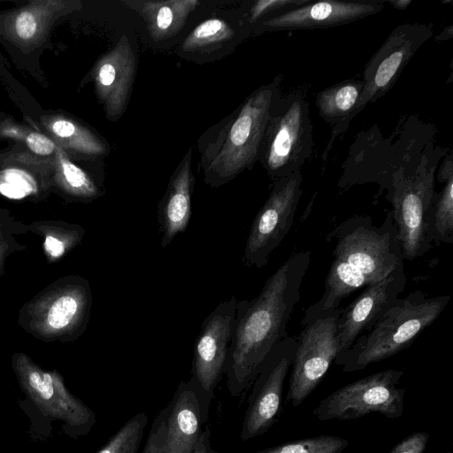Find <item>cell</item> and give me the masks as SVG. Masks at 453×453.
<instances>
[{"label":"cell","mask_w":453,"mask_h":453,"mask_svg":"<svg viewBox=\"0 0 453 453\" xmlns=\"http://www.w3.org/2000/svg\"><path fill=\"white\" fill-rule=\"evenodd\" d=\"M311 252L293 253L253 299L238 300L225 373L233 397L253 382L274 347L288 336L287 326L300 300Z\"/></svg>","instance_id":"obj_1"},{"label":"cell","mask_w":453,"mask_h":453,"mask_svg":"<svg viewBox=\"0 0 453 453\" xmlns=\"http://www.w3.org/2000/svg\"><path fill=\"white\" fill-rule=\"evenodd\" d=\"M335 240L333 261L321 297L304 311L301 325L339 308L342 299L378 282L403 264V256L391 211L380 226L370 216L349 218L331 234Z\"/></svg>","instance_id":"obj_2"},{"label":"cell","mask_w":453,"mask_h":453,"mask_svg":"<svg viewBox=\"0 0 453 453\" xmlns=\"http://www.w3.org/2000/svg\"><path fill=\"white\" fill-rule=\"evenodd\" d=\"M281 81L279 75L253 91L203 149L201 165L206 184L224 185L250 169L258 159L273 106L280 95Z\"/></svg>","instance_id":"obj_3"},{"label":"cell","mask_w":453,"mask_h":453,"mask_svg":"<svg viewBox=\"0 0 453 453\" xmlns=\"http://www.w3.org/2000/svg\"><path fill=\"white\" fill-rule=\"evenodd\" d=\"M450 296L426 297L417 290L395 303L362 334L334 364L345 372H357L408 348L443 311Z\"/></svg>","instance_id":"obj_4"},{"label":"cell","mask_w":453,"mask_h":453,"mask_svg":"<svg viewBox=\"0 0 453 453\" xmlns=\"http://www.w3.org/2000/svg\"><path fill=\"white\" fill-rule=\"evenodd\" d=\"M441 148L434 153L412 155L394 169L387 200L392 204V217L398 234L403 259L422 257L432 248L426 220L434 194V171Z\"/></svg>","instance_id":"obj_5"},{"label":"cell","mask_w":453,"mask_h":453,"mask_svg":"<svg viewBox=\"0 0 453 453\" xmlns=\"http://www.w3.org/2000/svg\"><path fill=\"white\" fill-rule=\"evenodd\" d=\"M312 122L303 95L291 91L276 99L259 157L273 182L297 170L313 153Z\"/></svg>","instance_id":"obj_6"},{"label":"cell","mask_w":453,"mask_h":453,"mask_svg":"<svg viewBox=\"0 0 453 453\" xmlns=\"http://www.w3.org/2000/svg\"><path fill=\"white\" fill-rule=\"evenodd\" d=\"M402 370L388 369L349 383L323 398L312 415L319 421L357 419L371 413L397 418L404 412Z\"/></svg>","instance_id":"obj_7"},{"label":"cell","mask_w":453,"mask_h":453,"mask_svg":"<svg viewBox=\"0 0 453 453\" xmlns=\"http://www.w3.org/2000/svg\"><path fill=\"white\" fill-rule=\"evenodd\" d=\"M342 308L302 324L291 366L286 403L299 406L320 383L340 353L337 338Z\"/></svg>","instance_id":"obj_8"},{"label":"cell","mask_w":453,"mask_h":453,"mask_svg":"<svg viewBox=\"0 0 453 453\" xmlns=\"http://www.w3.org/2000/svg\"><path fill=\"white\" fill-rule=\"evenodd\" d=\"M301 170L273 182L268 198L252 221L242 256L245 265L265 267L281 244L294 222L303 194Z\"/></svg>","instance_id":"obj_9"},{"label":"cell","mask_w":453,"mask_h":453,"mask_svg":"<svg viewBox=\"0 0 453 453\" xmlns=\"http://www.w3.org/2000/svg\"><path fill=\"white\" fill-rule=\"evenodd\" d=\"M296 345V337L286 336L268 355L253 380L241 430L242 441L264 434L277 421L284 382L292 366Z\"/></svg>","instance_id":"obj_10"},{"label":"cell","mask_w":453,"mask_h":453,"mask_svg":"<svg viewBox=\"0 0 453 453\" xmlns=\"http://www.w3.org/2000/svg\"><path fill=\"white\" fill-rule=\"evenodd\" d=\"M433 35L430 26L406 23L396 27L365 65L358 114L395 83L415 52Z\"/></svg>","instance_id":"obj_11"},{"label":"cell","mask_w":453,"mask_h":453,"mask_svg":"<svg viewBox=\"0 0 453 453\" xmlns=\"http://www.w3.org/2000/svg\"><path fill=\"white\" fill-rule=\"evenodd\" d=\"M16 371L24 392L42 413L64 421L74 435L90 431L96 413L68 391L58 373L44 372L27 360L19 362Z\"/></svg>","instance_id":"obj_12"},{"label":"cell","mask_w":453,"mask_h":453,"mask_svg":"<svg viewBox=\"0 0 453 453\" xmlns=\"http://www.w3.org/2000/svg\"><path fill=\"white\" fill-rule=\"evenodd\" d=\"M237 301L234 296L221 301L204 319L194 343L191 377L211 399L225 373Z\"/></svg>","instance_id":"obj_13"},{"label":"cell","mask_w":453,"mask_h":453,"mask_svg":"<svg viewBox=\"0 0 453 453\" xmlns=\"http://www.w3.org/2000/svg\"><path fill=\"white\" fill-rule=\"evenodd\" d=\"M386 1L312 2L271 16L257 26V33L327 28L346 25L374 15L384 9Z\"/></svg>","instance_id":"obj_14"},{"label":"cell","mask_w":453,"mask_h":453,"mask_svg":"<svg viewBox=\"0 0 453 453\" xmlns=\"http://www.w3.org/2000/svg\"><path fill=\"white\" fill-rule=\"evenodd\" d=\"M405 284L403 264H401L383 280L366 286L352 303L342 308L337 333L338 357L347 351L358 336L373 326L395 303Z\"/></svg>","instance_id":"obj_15"},{"label":"cell","mask_w":453,"mask_h":453,"mask_svg":"<svg viewBox=\"0 0 453 453\" xmlns=\"http://www.w3.org/2000/svg\"><path fill=\"white\" fill-rule=\"evenodd\" d=\"M211 400L193 377L180 382L168 403L164 453H194Z\"/></svg>","instance_id":"obj_16"},{"label":"cell","mask_w":453,"mask_h":453,"mask_svg":"<svg viewBox=\"0 0 453 453\" xmlns=\"http://www.w3.org/2000/svg\"><path fill=\"white\" fill-rule=\"evenodd\" d=\"M135 56L128 38L117 44L98 62L96 82L109 119L116 121L125 112L135 76Z\"/></svg>","instance_id":"obj_17"},{"label":"cell","mask_w":453,"mask_h":453,"mask_svg":"<svg viewBox=\"0 0 453 453\" xmlns=\"http://www.w3.org/2000/svg\"><path fill=\"white\" fill-rule=\"evenodd\" d=\"M192 149L182 157L172 175L166 191L157 204L160 245L166 248L183 233L190 221L195 178L191 171Z\"/></svg>","instance_id":"obj_18"},{"label":"cell","mask_w":453,"mask_h":453,"mask_svg":"<svg viewBox=\"0 0 453 453\" xmlns=\"http://www.w3.org/2000/svg\"><path fill=\"white\" fill-rule=\"evenodd\" d=\"M362 80H346L319 91L316 107L319 116L332 127L331 137L322 154L325 161L335 138L346 131L357 114V107L363 92Z\"/></svg>","instance_id":"obj_19"},{"label":"cell","mask_w":453,"mask_h":453,"mask_svg":"<svg viewBox=\"0 0 453 453\" xmlns=\"http://www.w3.org/2000/svg\"><path fill=\"white\" fill-rule=\"evenodd\" d=\"M123 3L143 19L154 42H162L178 34L199 4L197 0H130Z\"/></svg>","instance_id":"obj_20"},{"label":"cell","mask_w":453,"mask_h":453,"mask_svg":"<svg viewBox=\"0 0 453 453\" xmlns=\"http://www.w3.org/2000/svg\"><path fill=\"white\" fill-rule=\"evenodd\" d=\"M438 179L445 182L441 191L433 196L427 211L426 234L431 243H453V165L451 155L440 168Z\"/></svg>","instance_id":"obj_21"},{"label":"cell","mask_w":453,"mask_h":453,"mask_svg":"<svg viewBox=\"0 0 453 453\" xmlns=\"http://www.w3.org/2000/svg\"><path fill=\"white\" fill-rule=\"evenodd\" d=\"M88 292L85 286L56 299L47 313V323L52 329H63L86 316Z\"/></svg>","instance_id":"obj_22"},{"label":"cell","mask_w":453,"mask_h":453,"mask_svg":"<svg viewBox=\"0 0 453 453\" xmlns=\"http://www.w3.org/2000/svg\"><path fill=\"white\" fill-rule=\"evenodd\" d=\"M233 28L218 18L206 19L197 25L184 39L181 49L185 51H201L231 39Z\"/></svg>","instance_id":"obj_23"},{"label":"cell","mask_w":453,"mask_h":453,"mask_svg":"<svg viewBox=\"0 0 453 453\" xmlns=\"http://www.w3.org/2000/svg\"><path fill=\"white\" fill-rule=\"evenodd\" d=\"M148 424L145 412L127 420L97 453H138Z\"/></svg>","instance_id":"obj_24"},{"label":"cell","mask_w":453,"mask_h":453,"mask_svg":"<svg viewBox=\"0 0 453 453\" xmlns=\"http://www.w3.org/2000/svg\"><path fill=\"white\" fill-rule=\"evenodd\" d=\"M349 446L345 438L319 435L266 448L256 453H342Z\"/></svg>","instance_id":"obj_25"},{"label":"cell","mask_w":453,"mask_h":453,"mask_svg":"<svg viewBox=\"0 0 453 453\" xmlns=\"http://www.w3.org/2000/svg\"><path fill=\"white\" fill-rule=\"evenodd\" d=\"M60 165L65 180L73 190L85 197L97 196L98 188L83 170L65 157L60 158Z\"/></svg>","instance_id":"obj_26"},{"label":"cell","mask_w":453,"mask_h":453,"mask_svg":"<svg viewBox=\"0 0 453 453\" xmlns=\"http://www.w3.org/2000/svg\"><path fill=\"white\" fill-rule=\"evenodd\" d=\"M308 0H258L255 1L249 10L248 21L259 23L288 9L305 4Z\"/></svg>","instance_id":"obj_27"},{"label":"cell","mask_w":453,"mask_h":453,"mask_svg":"<svg viewBox=\"0 0 453 453\" xmlns=\"http://www.w3.org/2000/svg\"><path fill=\"white\" fill-rule=\"evenodd\" d=\"M168 413L169 404L154 418L142 453H164Z\"/></svg>","instance_id":"obj_28"},{"label":"cell","mask_w":453,"mask_h":453,"mask_svg":"<svg viewBox=\"0 0 453 453\" xmlns=\"http://www.w3.org/2000/svg\"><path fill=\"white\" fill-rule=\"evenodd\" d=\"M32 186L22 173L13 172L6 175L5 181L0 185V191L11 198H20L30 193Z\"/></svg>","instance_id":"obj_29"},{"label":"cell","mask_w":453,"mask_h":453,"mask_svg":"<svg viewBox=\"0 0 453 453\" xmlns=\"http://www.w3.org/2000/svg\"><path fill=\"white\" fill-rule=\"evenodd\" d=\"M428 441V433L414 432L397 443L389 453H424Z\"/></svg>","instance_id":"obj_30"},{"label":"cell","mask_w":453,"mask_h":453,"mask_svg":"<svg viewBox=\"0 0 453 453\" xmlns=\"http://www.w3.org/2000/svg\"><path fill=\"white\" fill-rule=\"evenodd\" d=\"M15 29L21 39H31L37 30V21L33 13L22 12L16 19Z\"/></svg>","instance_id":"obj_31"},{"label":"cell","mask_w":453,"mask_h":453,"mask_svg":"<svg viewBox=\"0 0 453 453\" xmlns=\"http://www.w3.org/2000/svg\"><path fill=\"white\" fill-rule=\"evenodd\" d=\"M27 144L33 152L42 156L50 155L54 150V143L49 138L38 133H32L27 135Z\"/></svg>","instance_id":"obj_32"},{"label":"cell","mask_w":453,"mask_h":453,"mask_svg":"<svg viewBox=\"0 0 453 453\" xmlns=\"http://www.w3.org/2000/svg\"><path fill=\"white\" fill-rule=\"evenodd\" d=\"M52 130L55 134L61 138H71L75 134L80 135L74 124L64 119L56 121L52 126Z\"/></svg>","instance_id":"obj_33"},{"label":"cell","mask_w":453,"mask_h":453,"mask_svg":"<svg viewBox=\"0 0 453 453\" xmlns=\"http://www.w3.org/2000/svg\"><path fill=\"white\" fill-rule=\"evenodd\" d=\"M46 251L52 257H59L65 251V244L63 241L52 235H47L44 242Z\"/></svg>","instance_id":"obj_34"},{"label":"cell","mask_w":453,"mask_h":453,"mask_svg":"<svg viewBox=\"0 0 453 453\" xmlns=\"http://www.w3.org/2000/svg\"><path fill=\"white\" fill-rule=\"evenodd\" d=\"M211 430L209 425L203 428L202 434L198 440L194 453H218L212 449L211 443Z\"/></svg>","instance_id":"obj_35"},{"label":"cell","mask_w":453,"mask_h":453,"mask_svg":"<svg viewBox=\"0 0 453 453\" xmlns=\"http://www.w3.org/2000/svg\"><path fill=\"white\" fill-rule=\"evenodd\" d=\"M411 0H394L386 1V4H391L396 10L403 11L411 4Z\"/></svg>","instance_id":"obj_36"}]
</instances>
